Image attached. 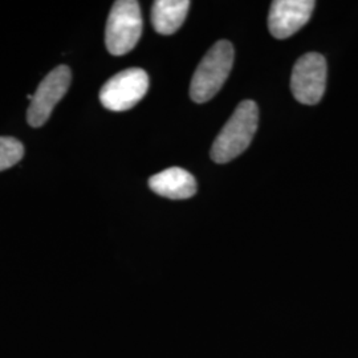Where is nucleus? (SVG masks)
Wrapping results in <instances>:
<instances>
[{"instance_id":"1","label":"nucleus","mask_w":358,"mask_h":358,"mask_svg":"<svg viewBox=\"0 0 358 358\" xmlns=\"http://www.w3.org/2000/svg\"><path fill=\"white\" fill-rule=\"evenodd\" d=\"M257 120L259 110L252 100L239 103L213 143L211 159L217 164H227L243 153L255 136Z\"/></svg>"},{"instance_id":"4","label":"nucleus","mask_w":358,"mask_h":358,"mask_svg":"<svg viewBox=\"0 0 358 358\" xmlns=\"http://www.w3.org/2000/svg\"><path fill=\"white\" fill-rule=\"evenodd\" d=\"M149 90V76L141 68H129L109 78L100 90L108 110L125 112L141 101Z\"/></svg>"},{"instance_id":"2","label":"nucleus","mask_w":358,"mask_h":358,"mask_svg":"<svg viewBox=\"0 0 358 358\" xmlns=\"http://www.w3.org/2000/svg\"><path fill=\"white\" fill-rule=\"evenodd\" d=\"M234 64V47L230 41L220 40L206 53L192 78L190 97L198 103L211 100L230 75Z\"/></svg>"},{"instance_id":"3","label":"nucleus","mask_w":358,"mask_h":358,"mask_svg":"<svg viewBox=\"0 0 358 358\" xmlns=\"http://www.w3.org/2000/svg\"><path fill=\"white\" fill-rule=\"evenodd\" d=\"M142 34V15L140 3L134 0L115 1L109 13L105 44L115 56H122L131 51Z\"/></svg>"},{"instance_id":"5","label":"nucleus","mask_w":358,"mask_h":358,"mask_svg":"<svg viewBox=\"0 0 358 358\" xmlns=\"http://www.w3.org/2000/svg\"><path fill=\"white\" fill-rule=\"evenodd\" d=\"M327 88V62L324 56L310 52L301 56L294 66L291 90L294 99L304 105L321 101Z\"/></svg>"},{"instance_id":"7","label":"nucleus","mask_w":358,"mask_h":358,"mask_svg":"<svg viewBox=\"0 0 358 358\" xmlns=\"http://www.w3.org/2000/svg\"><path fill=\"white\" fill-rule=\"evenodd\" d=\"M315 6L313 0H275L269 10V32L273 38H291L309 22Z\"/></svg>"},{"instance_id":"9","label":"nucleus","mask_w":358,"mask_h":358,"mask_svg":"<svg viewBox=\"0 0 358 358\" xmlns=\"http://www.w3.org/2000/svg\"><path fill=\"white\" fill-rule=\"evenodd\" d=\"M190 8L189 0H157L152 8L154 29L161 35H173L183 24Z\"/></svg>"},{"instance_id":"6","label":"nucleus","mask_w":358,"mask_h":358,"mask_svg":"<svg viewBox=\"0 0 358 358\" xmlns=\"http://www.w3.org/2000/svg\"><path fill=\"white\" fill-rule=\"evenodd\" d=\"M72 80L71 69L66 65H60L50 72L38 84L35 94L29 103L27 120L34 128L43 127L51 117L55 106L69 90Z\"/></svg>"},{"instance_id":"10","label":"nucleus","mask_w":358,"mask_h":358,"mask_svg":"<svg viewBox=\"0 0 358 358\" xmlns=\"http://www.w3.org/2000/svg\"><path fill=\"white\" fill-rule=\"evenodd\" d=\"M24 155L23 143L13 137H0V171L16 165Z\"/></svg>"},{"instance_id":"8","label":"nucleus","mask_w":358,"mask_h":358,"mask_svg":"<svg viewBox=\"0 0 358 358\" xmlns=\"http://www.w3.org/2000/svg\"><path fill=\"white\" fill-rule=\"evenodd\" d=\"M155 194L169 199H189L196 192V180L180 167H170L149 179Z\"/></svg>"}]
</instances>
